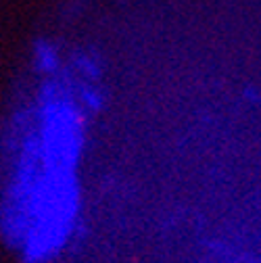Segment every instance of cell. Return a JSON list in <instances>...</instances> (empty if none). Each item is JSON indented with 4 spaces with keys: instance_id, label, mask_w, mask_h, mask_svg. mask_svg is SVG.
<instances>
[{
    "instance_id": "1",
    "label": "cell",
    "mask_w": 261,
    "mask_h": 263,
    "mask_svg": "<svg viewBox=\"0 0 261 263\" xmlns=\"http://www.w3.org/2000/svg\"><path fill=\"white\" fill-rule=\"evenodd\" d=\"M36 63L42 71H54L57 69V52L50 46H38L36 48Z\"/></svg>"
},
{
    "instance_id": "2",
    "label": "cell",
    "mask_w": 261,
    "mask_h": 263,
    "mask_svg": "<svg viewBox=\"0 0 261 263\" xmlns=\"http://www.w3.org/2000/svg\"><path fill=\"white\" fill-rule=\"evenodd\" d=\"M82 98H84V103H86L92 111H99V109L103 107V98L99 96V92L92 90V88H86V90L82 92Z\"/></svg>"
}]
</instances>
